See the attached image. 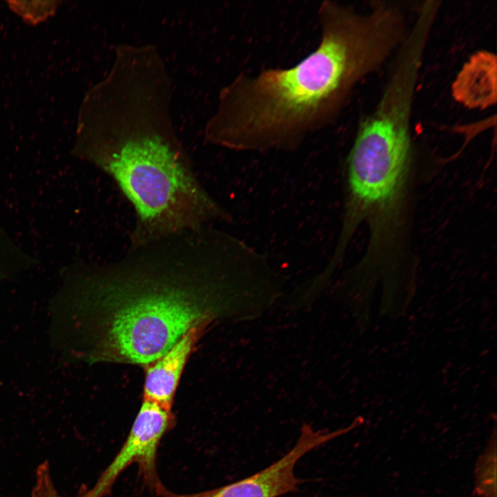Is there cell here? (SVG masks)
I'll list each match as a JSON object with an SVG mask.
<instances>
[{
	"instance_id": "cell-8",
	"label": "cell",
	"mask_w": 497,
	"mask_h": 497,
	"mask_svg": "<svg viewBox=\"0 0 497 497\" xmlns=\"http://www.w3.org/2000/svg\"><path fill=\"white\" fill-rule=\"evenodd\" d=\"M496 434L479 458L475 469V492L480 497H496Z\"/></svg>"
},
{
	"instance_id": "cell-6",
	"label": "cell",
	"mask_w": 497,
	"mask_h": 497,
	"mask_svg": "<svg viewBox=\"0 0 497 497\" xmlns=\"http://www.w3.org/2000/svg\"><path fill=\"white\" fill-rule=\"evenodd\" d=\"M207 328L204 325L193 327L164 355L145 367L144 400L155 402L171 411L186 361Z\"/></svg>"
},
{
	"instance_id": "cell-7",
	"label": "cell",
	"mask_w": 497,
	"mask_h": 497,
	"mask_svg": "<svg viewBox=\"0 0 497 497\" xmlns=\"http://www.w3.org/2000/svg\"><path fill=\"white\" fill-rule=\"evenodd\" d=\"M496 56L481 50L464 64L452 84L451 94L464 106L483 110L496 104Z\"/></svg>"
},
{
	"instance_id": "cell-4",
	"label": "cell",
	"mask_w": 497,
	"mask_h": 497,
	"mask_svg": "<svg viewBox=\"0 0 497 497\" xmlns=\"http://www.w3.org/2000/svg\"><path fill=\"white\" fill-rule=\"evenodd\" d=\"M174 425L170 410L143 400L126 441L94 486L85 491L86 496H105L119 476L132 464L137 465L144 483L155 491L162 483L157 474V449L163 436Z\"/></svg>"
},
{
	"instance_id": "cell-9",
	"label": "cell",
	"mask_w": 497,
	"mask_h": 497,
	"mask_svg": "<svg viewBox=\"0 0 497 497\" xmlns=\"http://www.w3.org/2000/svg\"><path fill=\"white\" fill-rule=\"evenodd\" d=\"M31 497H64L59 494L54 485L50 465L47 462L41 463L36 470ZM77 497H84V494L81 493Z\"/></svg>"
},
{
	"instance_id": "cell-5",
	"label": "cell",
	"mask_w": 497,
	"mask_h": 497,
	"mask_svg": "<svg viewBox=\"0 0 497 497\" xmlns=\"http://www.w3.org/2000/svg\"><path fill=\"white\" fill-rule=\"evenodd\" d=\"M348 426L327 431L315 430L303 424L295 446L284 456L266 468L242 480L213 489L195 494H180L168 490L162 484L155 493L159 497H279L296 492L303 483L295 476L296 462L306 454L333 439L351 431Z\"/></svg>"
},
{
	"instance_id": "cell-1",
	"label": "cell",
	"mask_w": 497,
	"mask_h": 497,
	"mask_svg": "<svg viewBox=\"0 0 497 497\" xmlns=\"http://www.w3.org/2000/svg\"><path fill=\"white\" fill-rule=\"evenodd\" d=\"M55 302L71 359L147 366L193 327L261 316L260 273L230 233L213 226L76 269Z\"/></svg>"
},
{
	"instance_id": "cell-3",
	"label": "cell",
	"mask_w": 497,
	"mask_h": 497,
	"mask_svg": "<svg viewBox=\"0 0 497 497\" xmlns=\"http://www.w3.org/2000/svg\"><path fill=\"white\" fill-rule=\"evenodd\" d=\"M318 18L319 43L296 64L242 72L220 89L206 142L236 151L298 149L335 121L356 84L401 37L402 17L391 6L362 14L324 1Z\"/></svg>"
},
{
	"instance_id": "cell-2",
	"label": "cell",
	"mask_w": 497,
	"mask_h": 497,
	"mask_svg": "<svg viewBox=\"0 0 497 497\" xmlns=\"http://www.w3.org/2000/svg\"><path fill=\"white\" fill-rule=\"evenodd\" d=\"M173 86L163 68L126 64L108 71L86 99L76 152L133 206L130 246L232 220L199 182L177 133Z\"/></svg>"
}]
</instances>
